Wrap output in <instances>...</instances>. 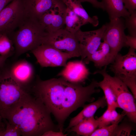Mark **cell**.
<instances>
[{
  "mask_svg": "<svg viewBox=\"0 0 136 136\" xmlns=\"http://www.w3.org/2000/svg\"><path fill=\"white\" fill-rule=\"evenodd\" d=\"M65 29L68 31L75 34L81 27L86 23L80 17L66 7L65 15Z\"/></svg>",
  "mask_w": 136,
  "mask_h": 136,
  "instance_id": "cell-21",
  "label": "cell"
},
{
  "mask_svg": "<svg viewBox=\"0 0 136 136\" xmlns=\"http://www.w3.org/2000/svg\"><path fill=\"white\" fill-rule=\"evenodd\" d=\"M6 125L4 118L0 113V131L3 132L5 129Z\"/></svg>",
  "mask_w": 136,
  "mask_h": 136,
  "instance_id": "cell-34",
  "label": "cell"
},
{
  "mask_svg": "<svg viewBox=\"0 0 136 136\" xmlns=\"http://www.w3.org/2000/svg\"><path fill=\"white\" fill-rule=\"evenodd\" d=\"M66 7L74 12L83 20L86 24L90 23L95 27L99 24L97 16L90 17L82 6L81 3L77 0H62Z\"/></svg>",
  "mask_w": 136,
  "mask_h": 136,
  "instance_id": "cell-19",
  "label": "cell"
},
{
  "mask_svg": "<svg viewBox=\"0 0 136 136\" xmlns=\"http://www.w3.org/2000/svg\"><path fill=\"white\" fill-rule=\"evenodd\" d=\"M121 114L119 113L116 109L108 108L102 116L96 117L98 123V127L100 128L115 123H119L126 114L123 112Z\"/></svg>",
  "mask_w": 136,
  "mask_h": 136,
  "instance_id": "cell-22",
  "label": "cell"
},
{
  "mask_svg": "<svg viewBox=\"0 0 136 136\" xmlns=\"http://www.w3.org/2000/svg\"><path fill=\"white\" fill-rule=\"evenodd\" d=\"M83 60L84 62L87 64L92 62L95 67L99 68L107 66L113 62L109 46L105 41L101 43L95 52Z\"/></svg>",
  "mask_w": 136,
  "mask_h": 136,
  "instance_id": "cell-16",
  "label": "cell"
},
{
  "mask_svg": "<svg viewBox=\"0 0 136 136\" xmlns=\"http://www.w3.org/2000/svg\"><path fill=\"white\" fill-rule=\"evenodd\" d=\"M3 34H0V39L1 38Z\"/></svg>",
  "mask_w": 136,
  "mask_h": 136,
  "instance_id": "cell-37",
  "label": "cell"
},
{
  "mask_svg": "<svg viewBox=\"0 0 136 136\" xmlns=\"http://www.w3.org/2000/svg\"><path fill=\"white\" fill-rule=\"evenodd\" d=\"M47 32L39 20L27 16L17 28L8 36L19 55L42 44Z\"/></svg>",
  "mask_w": 136,
  "mask_h": 136,
  "instance_id": "cell-3",
  "label": "cell"
},
{
  "mask_svg": "<svg viewBox=\"0 0 136 136\" xmlns=\"http://www.w3.org/2000/svg\"><path fill=\"white\" fill-rule=\"evenodd\" d=\"M13 44L12 41L7 36L3 34L0 39V55L9 56Z\"/></svg>",
  "mask_w": 136,
  "mask_h": 136,
  "instance_id": "cell-25",
  "label": "cell"
},
{
  "mask_svg": "<svg viewBox=\"0 0 136 136\" xmlns=\"http://www.w3.org/2000/svg\"><path fill=\"white\" fill-rule=\"evenodd\" d=\"M124 122L118 125L115 132L114 136H130L132 131L135 129L133 123Z\"/></svg>",
  "mask_w": 136,
  "mask_h": 136,
  "instance_id": "cell-24",
  "label": "cell"
},
{
  "mask_svg": "<svg viewBox=\"0 0 136 136\" xmlns=\"http://www.w3.org/2000/svg\"><path fill=\"white\" fill-rule=\"evenodd\" d=\"M103 78L102 80L98 82V87L101 88L104 92L108 106L107 108L116 109L117 108L119 107L115 95L108 81L105 78Z\"/></svg>",
  "mask_w": 136,
  "mask_h": 136,
  "instance_id": "cell-23",
  "label": "cell"
},
{
  "mask_svg": "<svg viewBox=\"0 0 136 136\" xmlns=\"http://www.w3.org/2000/svg\"><path fill=\"white\" fill-rule=\"evenodd\" d=\"M12 0H0V12Z\"/></svg>",
  "mask_w": 136,
  "mask_h": 136,
  "instance_id": "cell-33",
  "label": "cell"
},
{
  "mask_svg": "<svg viewBox=\"0 0 136 136\" xmlns=\"http://www.w3.org/2000/svg\"><path fill=\"white\" fill-rule=\"evenodd\" d=\"M98 82L93 80L86 86L70 82L63 78L43 80L37 78L32 89L34 96L39 99L54 116L59 131H62L65 122L70 115L87 102L95 100L92 96L99 93Z\"/></svg>",
  "mask_w": 136,
  "mask_h": 136,
  "instance_id": "cell-1",
  "label": "cell"
},
{
  "mask_svg": "<svg viewBox=\"0 0 136 136\" xmlns=\"http://www.w3.org/2000/svg\"><path fill=\"white\" fill-rule=\"evenodd\" d=\"M27 92L8 71L0 72V113L3 118L10 108Z\"/></svg>",
  "mask_w": 136,
  "mask_h": 136,
  "instance_id": "cell-5",
  "label": "cell"
},
{
  "mask_svg": "<svg viewBox=\"0 0 136 136\" xmlns=\"http://www.w3.org/2000/svg\"><path fill=\"white\" fill-rule=\"evenodd\" d=\"M26 16L22 0H12L0 12V34L9 35Z\"/></svg>",
  "mask_w": 136,
  "mask_h": 136,
  "instance_id": "cell-7",
  "label": "cell"
},
{
  "mask_svg": "<svg viewBox=\"0 0 136 136\" xmlns=\"http://www.w3.org/2000/svg\"><path fill=\"white\" fill-rule=\"evenodd\" d=\"M3 132L0 131V136H2Z\"/></svg>",
  "mask_w": 136,
  "mask_h": 136,
  "instance_id": "cell-36",
  "label": "cell"
},
{
  "mask_svg": "<svg viewBox=\"0 0 136 136\" xmlns=\"http://www.w3.org/2000/svg\"><path fill=\"white\" fill-rule=\"evenodd\" d=\"M122 18L110 20L109 23L105 24L106 28L102 40L109 45L113 61L119 52L125 47L126 35L124 30L126 28L124 20Z\"/></svg>",
  "mask_w": 136,
  "mask_h": 136,
  "instance_id": "cell-8",
  "label": "cell"
},
{
  "mask_svg": "<svg viewBox=\"0 0 136 136\" xmlns=\"http://www.w3.org/2000/svg\"><path fill=\"white\" fill-rule=\"evenodd\" d=\"M26 15L39 20L52 8L63 3L62 0H22Z\"/></svg>",
  "mask_w": 136,
  "mask_h": 136,
  "instance_id": "cell-13",
  "label": "cell"
},
{
  "mask_svg": "<svg viewBox=\"0 0 136 136\" xmlns=\"http://www.w3.org/2000/svg\"><path fill=\"white\" fill-rule=\"evenodd\" d=\"M107 105L104 96L99 97L95 101L85 105L83 110L70 120L65 130L67 131L83 120L93 116L98 109L100 108H103Z\"/></svg>",
  "mask_w": 136,
  "mask_h": 136,
  "instance_id": "cell-17",
  "label": "cell"
},
{
  "mask_svg": "<svg viewBox=\"0 0 136 136\" xmlns=\"http://www.w3.org/2000/svg\"><path fill=\"white\" fill-rule=\"evenodd\" d=\"M66 8L63 3L51 9L39 19L40 22L47 33L63 28L65 25Z\"/></svg>",
  "mask_w": 136,
  "mask_h": 136,
  "instance_id": "cell-12",
  "label": "cell"
},
{
  "mask_svg": "<svg viewBox=\"0 0 136 136\" xmlns=\"http://www.w3.org/2000/svg\"><path fill=\"white\" fill-rule=\"evenodd\" d=\"M119 123H115L96 129L90 136H114Z\"/></svg>",
  "mask_w": 136,
  "mask_h": 136,
  "instance_id": "cell-26",
  "label": "cell"
},
{
  "mask_svg": "<svg viewBox=\"0 0 136 136\" xmlns=\"http://www.w3.org/2000/svg\"><path fill=\"white\" fill-rule=\"evenodd\" d=\"M9 56L0 55V68L3 66Z\"/></svg>",
  "mask_w": 136,
  "mask_h": 136,
  "instance_id": "cell-35",
  "label": "cell"
},
{
  "mask_svg": "<svg viewBox=\"0 0 136 136\" xmlns=\"http://www.w3.org/2000/svg\"><path fill=\"white\" fill-rule=\"evenodd\" d=\"M67 134H65L62 131L50 130L44 133L42 136H65Z\"/></svg>",
  "mask_w": 136,
  "mask_h": 136,
  "instance_id": "cell-32",
  "label": "cell"
},
{
  "mask_svg": "<svg viewBox=\"0 0 136 136\" xmlns=\"http://www.w3.org/2000/svg\"><path fill=\"white\" fill-rule=\"evenodd\" d=\"M101 0L104 11L108 13L110 20L120 17L125 18L130 15L122 0Z\"/></svg>",
  "mask_w": 136,
  "mask_h": 136,
  "instance_id": "cell-18",
  "label": "cell"
},
{
  "mask_svg": "<svg viewBox=\"0 0 136 136\" xmlns=\"http://www.w3.org/2000/svg\"><path fill=\"white\" fill-rule=\"evenodd\" d=\"M135 49L129 48L128 52L122 55L118 53L110 67L115 76L121 81L125 79L136 78Z\"/></svg>",
  "mask_w": 136,
  "mask_h": 136,
  "instance_id": "cell-10",
  "label": "cell"
},
{
  "mask_svg": "<svg viewBox=\"0 0 136 136\" xmlns=\"http://www.w3.org/2000/svg\"><path fill=\"white\" fill-rule=\"evenodd\" d=\"M81 3L84 2H88L90 3L93 6L97 8H101L104 10V8L101 2L97 0H77Z\"/></svg>",
  "mask_w": 136,
  "mask_h": 136,
  "instance_id": "cell-31",
  "label": "cell"
},
{
  "mask_svg": "<svg viewBox=\"0 0 136 136\" xmlns=\"http://www.w3.org/2000/svg\"><path fill=\"white\" fill-rule=\"evenodd\" d=\"M89 72L82 60L70 62L58 75L71 82L81 83L87 78Z\"/></svg>",
  "mask_w": 136,
  "mask_h": 136,
  "instance_id": "cell-14",
  "label": "cell"
},
{
  "mask_svg": "<svg viewBox=\"0 0 136 136\" xmlns=\"http://www.w3.org/2000/svg\"><path fill=\"white\" fill-rule=\"evenodd\" d=\"M125 19V27L127 29L129 35L136 36V10Z\"/></svg>",
  "mask_w": 136,
  "mask_h": 136,
  "instance_id": "cell-28",
  "label": "cell"
},
{
  "mask_svg": "<svg viewBox=\"0 0 136 136\" xmlns=\"http://www.w3.org/2000/svg\"><path fill=\"white\" fill-rule=\"evenodd\" d=\"M43 44L68 53L73 57L81 56L79 43L75 34L68 31L65 28L47 33L43 39L42 44Z\"/></svg>",
  "mask_w": 136,
  "mask_h": 136,
  "instance_id": "cell-6",
  "label": "cell"
},
{
  "mask_svg": "<svg viewBox=\"0 0 136 136\" xmlns=\"http://www.w3.org/2000/svg\"><path fill=\"white\" fill-rule=\"evenodd\" d=\"M98 127V123L93 116L85 119L67 130L79 135L90 136Z\"/></svg>",
  "mask_w": 136,
  "mask_h": 136,
  "instance_id": "cell-20",
  "label": "cell"
},
{
  "mask_svg": "<svg viewBox=\"0 0 136 136\" xmlns=\"http://www.w3.org/2000/svg\"><path fill=\"white\" fill-rule=\"evenodd\" d=\"M51 114L39 99L27 92L3 118L17 126L22 136H40L47 131H56L58 128L52 119Z\"/></svg>",
  "mask_w": 136,
  "mask_h": 136,
  "instance_id": "cell-2",
  "label": "cell"
},
{
  "mask_svg": "<svg viewBox=\"0 0 136 136\" xmlns=\"http://www.w3.org/2000/svg\"><path fill=\"white\" fill-rule=\"evenodd\" d=\"M8 71L14 79L25 90V87L31 82L34 76L33 66L25 60L16 62Z\"/></svg>",
  "mask_w": 136,
  "mask_h": 136,
  "instance_id": "cell-15",
  "label": "cell"
},
{
  "mask_svg": "<svg viewBox=\"0 0 136 136\" xmlns=\"http://www.w3.org/2000/svg\"><path fill=\"white\" fill-rule=\"evenodd\" d=\"M105 28V24L97 29L83 31L80 29L75 33L79 44L81 60L97 50L101 42Z\"/></svg>",
  "mask_w": 136,
  "mask_h": 136,
  "instance_id": "cell-11",
  "label": "cell"
},
{
  "mask_svg": "<svg viewBox=\"0 0 136 136\" xmlns=\"http://www.w3.org/2000/svg\"><path fill=\"white\" fill-rule=\"evenodd\" d=\"M126 9L130 14L136 9V0H122Z\"/></svg>",
  "mask_w": 136,
  "mask_h": 136,
  "instance_id": "cell-29",
  "label": "cell"
},
{
  "mask_svg": "<svg viewBox=\"0 0 136 136\" xmlns=\"http://www.w3.org/2000/svg\"><path fill=\"white\" fill-rule=\"evenodd\" d=\"M42 67L65 66L68 59L73 57L47 44H42L31 51Z\"/></svg>",
  "mask_w": 136,
  "mask_h": 136,
  "instance_id": "cell-9",
  "label": "cell"
},
{
  "mask_svg": "<svg viewBox=\"0 0 136 136\" xmlns=\"http://www.w3.org/2000/svg\"><path fill=\"white\" fill-rule=\"evenodd\" d=\"M6 127L2 132V136H20L21 135V130L18 126L4 119Z\"/></svg>",
  "mask_w": 136,
  "mask_h": 136,
  "instance_id": "cell-27",
  "label": "cell"
},
{
  "mask_svg": "<svg viewBox=\"0 0 136 136\" xmlns=\"http://www.w3.org/2000/svg\"><path fill=\"white\" fill-rule=\"evenodd\" d=\"M107 66L102 70L96 71L94 74H100L106 78L115 95L119 107L123 110L130 121L136 123V99L121 80L115 76H111L107 73Z\"/></svg>",
  "mask_w": 136,
  "mask_h": 136,
  "instance_id": "cell-4",
  "label": "cell"
},
{
  "mask_svg": "<svg viewBox=\"0 0 136 136\" xmlns=\"http://www.w3.org/2000/svg\"><path fill=\"white\" fill-rule=\"evenodd\" d=\"M125 47H129L136 50V36L126 35Z\"/></svg>",
  "mask_w": 136,
  "mask_h": 136,
  "instance_id": "cell-30",
  "label": "cell"
}]
</instances>
